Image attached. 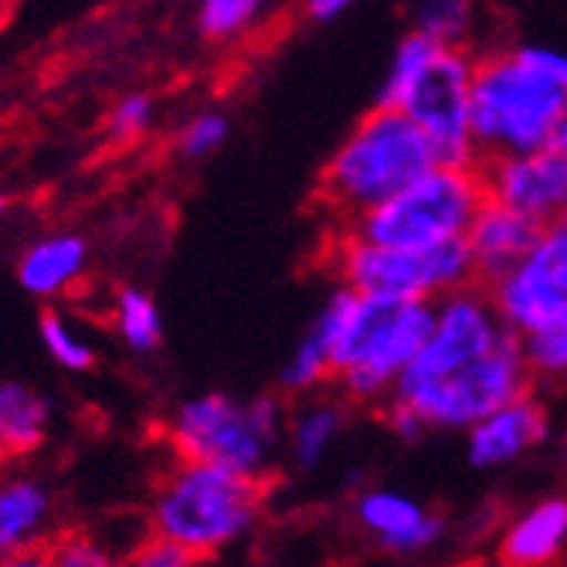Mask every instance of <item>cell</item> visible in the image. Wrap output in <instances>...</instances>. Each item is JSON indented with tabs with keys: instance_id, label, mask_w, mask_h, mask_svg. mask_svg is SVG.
<instances>
[{
	"instance_id": "8992f818",
	"label": "cell",
	"mask_w": 567,
	"mask_h": 567,
	"mask_svg": "<svg viewBox=\"0 0 567 567\" xmlns=\"http://www.w3.org/2000/svg\"><path fill=\"white\" fill-rule=\"evenodd\" d=\"M564 116L567 95L513 55L476 65L470 126L480 161L550 150Z\"/></svg>"
},
{
	"instance_id": "5bb4252c",
	"label": "cell",
	"mask_w": 567,
	"mask_h": 567,
	"mask_svg": "<svg viewBox=\"0 0 567 567\" xmlns=\"http://www.w3.org/2000/svg\"><path fill=\"white\" fill-rule=\"evenodd\" d=\"M547 408L534 394H524L466 432V455L476 470H499L534 452L547 439Z\"/></svg>"
},
{
	"instance_id": "5b68a950",
	"label": "cell",
	"mask_w": 567,
	"mask_h": 567,
	"mask_svg": "<svg viewBox=\"0 0 567 567\" xmlns=\"http://www.w3.org/2000/svg\"><path fill=\"white\" fill-rule=\"evenodd\" d=\"M530 378L520 340L506 337L486 357L435 384L394 391L388 398V425L408 442L429 432H470L503 404L530 394Z\"/></svg>"
},
{
	"instance_id": "7402d4cb",
	"label": "cell",
	"mask_w": 567,
	"mask_h": 567,
	"mask_svg": "<svg viewBox=\"0 0 567 567\" xmlns=\"http://www.w3.org/2000/svg\"><path fill=\"white\" fill-rule=\"evenodd\" d=\"M113 330L130 353H136V357L153 353L164 343V317H161L157 299L140 286L116 289V296H113Z\"/></svg>"
},
{
	"instance_id": "836d02e7",
	"label": "cell",
	"mask_w": 567,
	"mask_h": 567,
	"mask_svg": "<svg viewBox=\"0 0 567 567\" xmlns=\"http://www.w3.org/2000/svg\"><path fill=\"white\" fill-rule=\"evenodd\" d=\"M0 567H51L44 550H28V554H14L8 560H0Z\"/></svg>"
},
{
	"instance_id": "4dcf8cb0",
	"label": "cell",
	"mask_w": 567,
	"mask_h": 567,
	"mask_svg": "<svg viewBox=\"0 0 567 567\" xmlns=\"http://www.w3.org/2000/svg\"><path fill=\"white\" fill-rule=\"evenodd\" d=\"M513 59L520 65H527L530 72H537L544 82H550L554 89H560L567 95V55L557 48H544V44H527L513 51Z\"/></svg>"
},
{
	"instance_id": "d6986e66",
	"label": "cell",
	"mask_w": 567,
	"mask_h": 567,
	"mask_svg": "<svg viewBox=\"0 0 567 567\" xmlns=\"http://www.w3.org/2000/svg\"><path fill=\"white\" fill-rule=\"evenodd\" d=\"M567 544V499L547 496L527 506L503 534V560L509 567H540Z\"/></svg>"
},
{
	"instance_id": "603a6c76",
	"label": "cell",
	"mask_w": 567,
	"mask_h": 567,
	"mask_svg": "<svg viewBox=\"0 0 567 567\" xmlns=\"http://www.w3.org/2000/svg\"><path fill=\"white\" fill-rule=\"evenodd\" d=\"M38 337H41V347L44 353L55 360V364L69 374H85L95 368V357H99V347L92 340V333L59 306H48L41 313V323H38Z\"/></svg>"
},
{
	"instance_id": "484cf974",
	"label": "cell",
	"mask_w": 567,
	"mask_h": 567,
	"mask_svg": "<svg viewBox=\"0 0 567 567\" xmlns=\"http://www.w3.org/2000/svg\"><path fill=\"white\" fill-rule=\"evenodd\" d=\"M44 554L51 567H123V557L113 550V544L89 530L55 534V540L44 547Z\"/></svg>"
},
{
	"instance_id": "d590c367",
	"label": "cell",
	"mask_w": 567,
	"mask_h": 567,
	"mask_svg": "<svg viewBox=\"0 0 567 567\" xmlns=\"http://www.w3.org/2000/svg\"><path fill=\"white\" fill-rule=\"evenodd\" d=\"M8 204H11V200H8L4 194H0V218H4V215H8Z\"/></svg>"
},
{
	"instance_id": "e0dca14e",
	"label": "cell",
	"mask_w": 567,
	"mask_h": 567,
	"mask_svg": "<svg viewBox=\"0 0 567 567\" xmlns=\"http://www.w3.org/2000/svg\"><path fill=\"white\" fill-rule=\"evenodd\" d=\"M89 272V241L75 231H51L34 238L18 259V282L28 296L59 302Z\"/></svg>"
},
{
	"instance_id": "3957f363",
	"label": "cell",
	"mask_w": 567,
	"mask_h": 567,
	"mask_svg": "<svg viewBox=\"0 0 567 567\" xmlns=\"http://www.w3.org/2000/svg\"><path fill=\"white\" fill-rule=\"evenodd\" d=\"M286 408L276 394L235 398L204 391L184 398L167 419V442L177 458L266 483L286 439Z\"/></svg>"
},
{
	"instance_id": "ffe728a7",
	"label": "cell",
	"mask_w": 567,
	"mask_h": 567,
	"mask_svg": "<svg viewBox=\"0 0 567 567\" xmlns=\"http://www.w3.org/2000/svg\"><path fill=\"white\" fill-rule=\"evenodd\" d=\"M333 340H337V296L330 292L327 302L317 309L313 323L306 327L286 364L279 371V388L292 398H306L333 381Z\"/></svg>"
},
{
	"instance_id": "4fadbf2b",
	"label": "cell",
	"mask_w": 567,
	"mask_h": 567,
	"mask_svg": "<svg viewBox=\"0 0 567 567\" xmlns=\"http://www.w3.org/2000/svg\"><path fill=\"white\" fill-rule=\"evenodd\" d=\"M59 534V503L51 486L18 466L0 470V560L44 550Z\"/></svg>"
},
{
	"instance_id": "6da1fadb",
	"label": "cell",
	"mask_w": 567,
	"mask_h": 567,
	"mask_svg": "<svg viewBox=\"0 0 567 567\" xmlns=\"http://www.w3.org/2000/svg\"><path fill=\"white\" fill-rule=\"evenodd\" d=\"M266 483L248 480L208 462L177 458L150 496V537L167 540L184 554L215 557L251 534L262 517Z\"/></svg>"
},
{
	"instance_id": "d6a6232c",
	"label": "cell",
	"mask_w": 567,
	"mask_h": 567,
	"mask_svg": "<svg viewBox=\"0 0 567 567\" xmlns=\"http://www.w3.org/2000/svg\"><path fill=\"white\" fill-rule=\"evenodd\" d=\"M357 4V0H309V18L313 21H333V18H340L343 11H350Z\"/></svg>"
},
{
	"instance_id": "f1b7e54d",
	"label": "cell",
	"mask_w": 567,
	"mask_h": 567,
	"mask_svg": "<svg viewBox=\"0 0 567 567\" xmlns=\"http://www.w3.org/2000/svg\"><path fill=\"white\" fill-rule=\"evenodd\" d=\"M231 126L228 116L221 113H197L194 120L184 123L181 136H177V150L184 161H200V157H212L218 146H225Z\"/></svg>"
},
{
	"instance_id": "f546056e",
	"label": "cell",
	"mask_w": 567,
	"mask_h": 567,
	"mask_svg": "<svg viewBox=\"0 0 567 567\" xmlns=\"http://www.w3.org/2000/svg\"><path fill=\"white\" fill-rule=\"evenodd\" d=\"M153 123V99L143 95V92H130L123 95L113 113H110V136L120 140V143H130V140H140Z\"/></svg>"
},
{
	"instance_id": "83f0119b",
	"label": "cell",
	"mask_w": 567,
	"mask_h": 567,
	"mask_svg": "<svg viewBox=\"0 0 567 567\" xmlns=\"http://www.w3.org/2000/svg\"><path fill=\"white\" fill-rule=\"evenodd\" d=\"M520 347L534 378H567V317L520 340Z\"/></svg>"
},
{
	"instance_id": "4316f807",
	"label": "cell",
	"mask_w": 567,
	"mask_h": 567,
	"mask_svg": "<svg viewBox=\"0 0 567 567\" xmlns=\"http://www.w3.org/2000/svg\"><path fill=\"white\" fill-rule=\"evenodd\" d=\"M262 4H266V0H200L197 24L208 38L228 41V38L251 28V21L259 18Z\"/></svg>"
},
{
	"instance_id": "8d00e7d4",
	"label": "cell",
	"mask_w": 567,
	"mask_h": 567,
	"mask_svg": "<svg viewBox=\"0 0 567 567\" xmlns=\"http://www.w3.org/2000/svg\"><path fill=\"white\" fill-rule=\"evenodd\" d=\"M11 4V0H0V14H4V8Z\"/></svg>"
},
{
	"instance_id": "8fae6325",
	"label": "cell",
	"mask_w": 567,
	"mask_h": 567,
	"mask_svg": "<svg viewBox=\"0 0 567 567\" xmlns=\"http://www.w3.org/2000/svg\"><path fill=\"white\" fill-rule=\"evenodd\" d=\"M509 333L503 330L496 309L480 286H466L445 299L435 302V320L432 330L419 350V357L411 360L394 391L408 388H425L435 384L458 368L473 364V360L486 357L493 347H499ZM391 391V394H394Z\"/></svg>"
},
{
	"instance_id": "cb8c5ba5",
	"label": "cell",
	"mask_w": 567,
	"mask_h": 567,
	"mask_svg": "<svg viewBox=\"0 0 567 567\" xmlns=\"http://www.w3.org/2000/svg\"><path fill=\"white\" fill-rule=\"evenodd\" d=\"M435 51H439V44L419 31H411L408 38L398 41L391 65H388V75H384L381 92H378V110H398L401 95L408 92L411 82L422 75V69L435 59Z\"/></svg>"
},
{
	"instance_id": "ba28073f",
	"label": "cell",
	"mask_w": 567,
	"mask_h": 567,
	"mask_svg": "<svg viewBox=\"0 0 567 567\" xmlns=\"http://www.w3.org/2000/svg\"><path fill=\"white\" fill-rule=\"evenodd\" d=\"M333 272L343 289L391 299V302H439L458 289L476 286L466 245H442V248H388L371 245L353 235H340L333 248Z\"/></svg>"
},
{
	"instance_id": "52a82bcc",
	"label": "cell",
	"mask_w": 567,
	"mask_h": 567,
	"mask_svg": "<svg viewBox=\"0 0 567 567\" xmlns=\"http://www.w3.org/2000/svg\"><path fill=\"white\" fill-rule=\"evenodd\" d=\"M486 190L480 167H432L378 208L347 225V235L388 248H442L466 238Z\"/></svg>"
},
{
	"instance_id": "30bf717a",
	"label": "cell",
	"mask_w": 567,
	"mask_h": 567,
	"mask_svg": "<svg viewBox=\"0 0 567 567\" xmlns=\"http://www.w3.org/2000/svg\"><path fill=\"white\" fill-rule=\"evenodd\" d=\"M503 330L527 340L567 317V221L547 225L527 255L486 286Z\"/></svg>"
},
{
	"instance_id": "e575fe53",
	"label": "cell",
	"mask_w": 567,
	"mask_h": 567,
	"mask_svg": "<svg viewBox=\"0 0 567 567\" xmlns=\"http://www.w3.org/2000/svg\"><path fill=\"white\" fill-rule=\"evenodd\" d=\"M550 150L560 157V164H564V171H567V116L560 120V126H557V133H554V143H550Z\"/></svg>"
},
{
	"instance_id": "f35d334b",
	"label": "cell",
	"mask_w": 567,
	"mask_h": 567,
	"mask_svg": "<svg viewBox=\"0 0 567 567\" xmlns=\"http://www.w3.org/2000/svg\"><path fill=\"white\" fill-rule=\"evenodd\" d=\"M564 221H567V218H564Z\"/></svg>"
},
{
	"instance_id": "277c9868",
	"label": "cell",
	"mask_w": 567,
	"mask_h": 567,
	"mask_svg": "<svg viewBox=\"0 0 567 567\" xmlns=\"http://www.w3.org/2000/svg\"><path fill=\"white\" fill-rule=\"evenodd\" d=\"M432 167H439V157L419 126L398 110H374L353 126L327 164L323 197L350 225Z\"/></svg>"
},
{
	"instance_id": "9c48e42d",
	"label": "cell",
	"mask_w": 567,
	"mask_h": 567,
	"mask_svg": "<svg viewBox=\"0 0 567 567\" xmlns=\"http://www.w3.org/2000/svg\"><path fill=\"white\" fill-rule=\"evenodd\" d=\"M473 72L476 65L458 48H439L398 102V113L419 126L445 167H480L470 126Z\"/></svg>"
},
{
	"instance_id": "2e32d148",
	"label": "cell",
	"mask_w": 567,
	"mask_h": 567,
	"mask_svg": "<svg viewBox=\"0 0 567 567\" xmlns=\"http://www.w3.org/2000/svg\"><path fill=\"white\" fill-rule=\"evenodd\" d=\"M544 228H537L534 221L520 218L517 212L503 208V204L483 200V208L476 212L466 238V255H470V266L480 286H489L493 279H499L509 266H517L527 248L537 241Z\"/></svg>"
},
{
	"instance_id": "d4e9b609",
	"label": "cell",
	"mask_w": 567,
	"mask_h": 567,
	"mask_svg": "<svg viewBox=\"0 0 567 567\" xmlns=\"http://www.w3.org/2000/svg\"><path fill=\"white\" fill-rule=\"evenodd\" d=\"M473 0H422L415 11V31L439 48H458L473 28Z\"/></svg>"
},
{
	"instance_id": "9a60e30c",
	"label": "cell",
	"mask_w": 567,
	"mask_h": 567,
	"mask_svg": "<svg viewBox=\"0 0 567 567\" xmlns=\"http://www.w3.org/2000/svg\"><path fill=\"white\" fill-rule=\"evenodd\" d=\"M357 524L391 554H419L442 540V520L404 493L368 489L357 496Z\"/></svg>"
},
{
	"instance_id": "44dd1931",
	"label": "cell",
	"mask_w": 567,
	"mask_h": 567,
	"mask_svg": "<svg viewBox=\"0 0 567 567\" xmlns=\"http://www.w3.org/2000/svg\"><path fill=\"white\" fill-rule=\"evenodd\" d=\"M343 404L333 398H309L286 419V439L289 458L299 473H313L323 455L333 449V442L343 432Z\"/></svg>"
},
{
	"instance_id": "7c38bea8",
	"label": "cell",
	"mask_w": 567,
	"mask_h": 567,
	"mask_svg": "<svg viewBox=\"0 0 567 567\" xmlns=\"http://www.w3.org/2000/svg\"><path fill=\"white\" fill-rule=\"evenodd\" d=\"M486 200L503 204L537 228L567 218V171L554 150L509 153L480 164Z\"/></svg>"
},
{
	"instance_id": "7a4b0ae2",
	"label": "cell",
	"mask_w": 567,
	"mask_h": 567,
	"mask_svg": "<svg viewBox=\"0 0 567 567\" xmlns=\"http://www.w3.org/2000/svg\"><path fill=\"white\" fill-rule=\"evenodd\" d=\"M337 296V340H333V381L347 401L378 404L388 401L411 360L419 357L432 320V302H391L368 299L343 286Z\"/></svg>"
},
{
	"instance_id": "ac0fdd59",
	"label": "cell",
	"mask_w": 567,
	"mask_h": 567,
	"mask_svg": "<svg viewBox=\"0 0 567 567\" xmlns=\"http://www.w3.org/2000/svg\"><path fill=\"white\" fill-rule=\"evenodd\" d=\"M51 432V401L14 378H0V462L34 455Z\"/></svg>"
},
{
	"instance_id": "74e56055",
	"label": "cell",
	"mask_w": 567,
	"mask_h": 567,
	"mask_svg": "<svg viewBox=\"0 0 567 567\" xmlns=\"http://www.w3.org/2000/svg\"><path fill=\"white\" fill-rule=\"evenodd\" d=\"M123 567H133V564H126V560H123Z\"/></svg>"
},
{
	"instance_id": "1f68e13d",
	"label": "cell",
	"mask_w": 567,
	"mask_h": 567,
	"mask_svg": "<svg viewBox=\"0 0 567 567\" xmlns=\"http://www.w3.org/2000/svg\"><path fill=\"white\" fill-rule=\"evenodd\" d=\"M123 560L133 564V567H194L190 554H184L181 547H174L167 540H157V537H146L143 544H136V550L126 554Z\"/></svg>"
}]
</instances>
